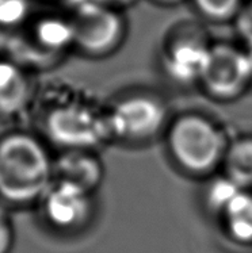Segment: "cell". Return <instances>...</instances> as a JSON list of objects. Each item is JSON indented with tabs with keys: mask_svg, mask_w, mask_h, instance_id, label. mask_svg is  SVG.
Returning a JSON list of instances; mask_svg holds the SVG:
<instances>
[{
	"mask_svg": "<svg viewBox=\"0 0 252 253\" xmlns=\"http://www.w3.org/2000/svg\"><path fill=\"white\" fill-rule=\"evenodd\" d=\"M104 113L110 138L134 146L164 135L172 119L164 99L147 89L121 95Z\"/></svg>",
	"mask_w": 252,
	"mask_h": 253,
	"instance_id": "cell-4",
	"label": "cell"
},
{
	"mask_svg": "<svg viewBox=\"0 0 252 253\" xmlns=\"http://www.w3.org/2000/svg\"><path fill=\"white\" fill-rule=\"evenodd\" d=\"M233 22L239 37L246 42L248 49L252 50V0L244 1Z\"/></svg>",
	"mask_w": 252,
	"mask_h": 253,
	"instance_id": "cell-17",
	"label": "cell"
},
{
	"mask_svg": "<svg viewBox=\"0 0 252 253\" xmlns=\"http://www.w3.org/2000/svg\"><path fill=\"white\" fill-rule=\"evenodd\" d=\"M37 93L25 68L0 58V117L16 118L36 104Z\"/></svg>",
	"mask_w": 252,
	"mask_h": 253,
	"instance_id": "cell-9",
	"label": "cell"
},
{
	"mask_svg": "<svg viewBox=\"0 0 252 253\" xmlns=\"http://www.w3.org/2000/svg\"><path fill=\"white\" fill-rule=\"evenodd\" d=\"M33 45L37 50L56 56L73 47L72 29L69 19L57 15H44L36 19L30 29Z\"/></svg>",
	"mask_w": 252,
	"mask_h": 253,
	"instance_id": "cell-11",
	"label": "cell"
},
{
	"mask_svg": "<svg viewBox=\"0 0 252 253\" xmlns=\"http://www.w3.org/2000/svg\"><path fill=\"white\" fill-rule=\"evenodd\" d=\"M73 47L90 58L111 56L124 43L126 22L119 10L94 0H83L68 16Z\"/></svg>",
	"mask_w": 252,
	"mask_h": 253,
	"instance_id": "cell-6",
	"label": "cell"
},
{
	"mask_svg": "<svg viewBox=\"0 0 252 253\" xmlns=\"http://www.w3.org/2000/svg\"><path fill=\"white\" fill-rule=\"evenodd\" d=\"M211 43L198 21L176 22L168 27L160 47V64L165 76L176 85H198Z\"/></svg>",
	"mask_w": 252,
	"mask_h": 253,
	"instance_id": "cell-5",
	"label": "cell"
},
{
	"mask_svg": "<svg viewBox=\"0 0 252 253\" xmlns=\"http://www.w3.org/2000/svg\"><path fill=\"white\" fill-rule=\"evenodd\" d=\"M197 14L213 23L233 21L244 4V0H190Z\"/></svg>",
	"mask_w": 252,
	"mask_h": 253,
	"instance_id": "cell-15",
	"label": "cell"
},
{
	"mask_svg": "<svg viewBox=\"0 0 252 253\" xmlns=\"http://www.w3.org/2000/svg\"><path fill=\"white\" fill-rule=\"evenodd\" d=\"M44 140L58 150H95L110 141L106 113L94 104L57 95L40 104Z\"/></svg>",
	"mask_w": 252,
	"mask_h": 253,
	"instance_id": "cell-3",
	"label": "cell"
},
{
	"mask_svg": "<svg viewBox=\"0 0 252 253\" xmlns=\"http://www.w3.org/2000/svg\"><path fill=\"white\" fill-rule=\"evenodd\" d=\"M27 0H0V29H16L29 16Z\"/></svg>",
	"mask_w": 252,
	"mask_h": 253,
	"instance_id": "cell-16",
	"label": "cell"
},
{
	"mask_svg": "<svg viewBox=\"0 0 252 253\" xmlns=\"http://www.w3.org/2000/svg\"><path fill=\"white\" fill-rule=\"evenodd\" d=\"M222 232L239 247H252V190H243L218 218Z\"/></svg>",
	"mask_w": 252,
	"mask_h": 253,
	"instance_id": "cell-12",
	"label": "cell"
},
{
	"mask_svg": "<svg viewBox=\"0 0 252 253\" xmlns=\"http://www.w3.org/2000/svg\"><path fill=\"white\" fill-rule=\"evenodd\" d=\"M38 205L45 222L65 234L86 229L95 214L93 192L62 180H53Z\"/></svg>",
	"mask_w": 252,
	"mask_h": 253,
	"instance_id": "cell-8",
	"label": "cell"
},
{
	"mask_svg": "<svg viewBox=\"0 0 252 253\" xmlns=\"http://www.w3.org/2000/svg\"><path fill=\"white\" fill-rule=\"evenodd\" d=\"M242 191V187L237 186L222 172H218L206 179L205 187L202 190V205L206 211L218 221L222 212Z\"/></svg>",
	"mask_w": 252,
	"mask_h": 253,
	"instance_id": "cell-14",
	"label": "cell"
},
{
	"mask_svg": "<svg viewBox=\"0 0 252 253\" xmlns=\"http://www.w3.org/2000/svg\"><path fill=\"white\" fill-rule=\"evenodd\" d=\"M47 141L25 130L0 137V199L7 205L38 203L54 180Z\"/></svg>",
	"mask_w": 252,
	"mask_h": 253,
	"instance_id": "cell-1",
	"label": "cell"
},
{
	"mask_svg": "<svg viewBox=\"0 0 252 253\" xmlns=\"http://www.w3.org/2000/svg\"><path fill=\"white\" fill-rule=\"evenodd\" d=\"M198 87L222 103L235 102L252 87V65L247 50L228 42H213Z\"/></svg>",
	"mask_w": 252,
	"mask_h": 253,
	"instance_id": "cell-7",
	"label": "cell"
},
{
	"mask_svg": "<svg viewBox=\"0 0 252 253\" xmlns=\"http://www.w3.org/2000/svg\"><path fill=\"white\" fill-rule=\"evenodd\" d=\"M54 180H62L95 194L104 179V167L95 150H61L53 160Z\"/></svg>",
	"mask_w": 252,
	"mask_h": 253,
	"instance_id": "cell-10",
	"label": "cell"
},
{
	"mask_svg": "<svg viewBox=\"0 0 252 253\" xmlns=\"http://www.w3.org/2000/svg\"><path fill=\"white\" fill-rule=\"evenodd\" d=\"M94 1H98L101 4L108 5V7L121 10V8H125V7H129V5L137 3L139 0H94Z\"/></svg>",
	"mask_w": 252,
	"mask_h": 253,
	"instance_id": "cell-19",
	"label": "cell"
},
{
	"mask_svg": "<svg viewBox=\"0 0 252 253\" xmlns=\"http://www.w3.org/2000/svg\"><path fill=\"white\" fill-rule=\"evenodd\" d=\"M15 244V229L10 212L0 205V253H11Z\"/></svg>",
	"mask_w": 252,
	"mask_h": 253,
	"instance_id": "cell-18",
	"label": "cell"
},
{
	"mask_svg": "<svg viewBox=\"0 0 252 253\" xmlns=\"http://www.w3.org/2000/svg\"><path fill=\"white\" fill-rule=\"evenodd\" d=\"M152 1H154V3H157L160 5H165V7H172V5L183 3L186 0H152Z\"/></svg>",
	"mask_w": 252,
	"mask_h": 253,
	"instance_id": "cell-20",
	"label": "cell"
},
{
	"mask_svg": "<svg viewBox=\"0 0 252 253\" xmlns=\"http://www.w3.org/2000/svg\"><path fill=\"white\" fill-rule=\"evenodd\" d=\"M164 140L167 153L180 172L201 179L221 172L229 138L221 125L206 114L187 111L174 117Z\"/></svg>",
	"mask_w": 252,
	"mask_h": 253,
	"instance_id": "cell-2",
	"label": "cell"
},
{
	"mask_svg": "<svg viewBox=\"0 0 252 253\" xmlns=\"http://www.w3.org/2000/svg\"><path fill=\"white\" fill-rule=\"evenodd\" d=\"M221 172L243 190H252V134L229 140Z\"/></svg>",
	"mask_w": 252,
	"mask_h": 253,
	"instance_id": "cell-13",
	"label": "cell"
}]
</instances>
